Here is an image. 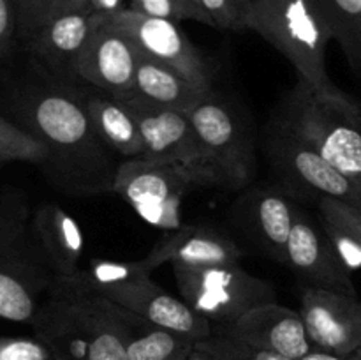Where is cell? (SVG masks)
<instances>
[{"label": "cell", "mask_w": 361, "mask_h": 360, "mask_svg": "<svg viewBox=\"0 0 361 360\" xmlns=\"http://www.w3.org/2000/svg\"><path fill=\"white\" fill-rule=\"evenodd\" d=\"M173 274L180 299L214 328L228 327L254 307L277 302L274 286L267 279L243 270L236 261L173 267Z\"/></svg>", "instance_id": "obj_6"}, {"label": "cell", "mask_w": 361, "mask_h": 360, "mask_svg": "<svg viewBox=\"0 0 361 360\" xmlns=\"http://www.w3.org/2000/svg\"><path fill=\"white\" fill-rule=\"evenodd\" d=\"M353 355H355V356H358V359H361V344L358 346V349H356V352L353 353Z\"/></svg>", "instance_id": "obj_38"}, {"label": "cell", "mask_w": 361, "mask_h": 360, "mask_svg": "<svg viewBox=\"0 0 361 360\" xmlns=\"http://www.w3.org/2000/svg\"><path fill=\"white\" fill-rule=\"evenodd\" d=\"M80 272L53 279L30 323L51 360H90L92 334Z\"/></svg>", "instance_id": "obj_11"}, {"label": "cell", "mask_w": 361, "mask_h": 360, "mask_svg": "<svg viewBox=\"0 0 361 360\" xmlns=\"http://www.w3.org/2000/svg\"><path fill=\"white\" fill-rule=\"evenodd\" d=\"M90 0H56L55 13H90Z\"/></svg>", "instance_id": "obj_35"}, {"label": "cell", "mask_w": 361, "mask_h": 360, "mask_svg": "<svg viewBox=\"0 0 361 360\" xmlns=\"http://www.w3.org/2000/svg\"><path fill=\"white\" fill-rule=\"evenodd\" d=\"M18 126L42 141L48 161L41 166L49 182L67 196L111 193L116 154L92 126L80 97V85L39 76L13 95Z\"/></svg>", "instance_id": "obj_1"}, {"label": "cell", "mask_w": 361, "mask_h": 360, "mask_svg": "<svg viewBox=\"0 0 361 360\" xmlns=\"http://www.w3.org/2000/svg\"><path fill=\"white\" fill-rule=\"evenodd\" d=\"M349 360H361V359H358V356H355V355H351V356H349Z\"/></svg>", "instance_id": "obj_39"}, {"label": "cell", "mask_w": 361, "mask_h": 360, "mask_svg": "<svg viewBox=\"0 0 361 360\" xmlns=\"http://www.w3.org/2000/svg\"><path fill=\"white\" fill-rule=\"evenodd\" d=\"M298 360H349V356H341V355H335V353L312 348L309 353H305L303 356H300Z\"/></svg>", "instance_id": "obj_36"}, {"label": "cell", "mask_w": 361, "mask_h": 360, "mask_svg": "<svg viewBox=\"0 0 361 360\" xmlns=\"http://www.w3.org/2000/svg\"><path fill=\"white\" fill-rule=\"evenodd\" d=\"M215 186L242 191L256 179V134L249 113L214 87L187 112Z\"/></svg>", "instance_id": "obj_5"}, {"label": "cell", "mask_w": 361, "mask_h": 360, "mask_svg": "<svg viewBox=\"0 0 361 360\" xmlns=\"http://www.w3.org/2000/svg\"><path fill=\"white\" fill-rule=\"evenodd\" d=\"M197 4L210 18L212 27L231 32L247 30L252 0H197Z\"/></svg>", "instance_id": "obj_29"}, {"label": "cell", "mask_w": 361, "mask_h": 360, "mask_svg": "<svg viewBox=\"0 0 361 360\" xmlns=\"http://www.w3.org/2000/svg\"><path fill=\"white\" fill-rule=\"evenodd\" d=\"M298 314L312 348L351 356L361 344L358 295L305 286L300 295Z\"/></svg>", "instance_id": "obj_13"}, {"label": "cell", "mask_w": 361, "mask_h": 360, "mask_svg": "<svg viewBox=\"0 0 361 360\" xmlns=\"http://www.w3.org/2000/svg\"><path fill=\"white\" fill-rule=\"evenodd\" d=\"M123 9H127V0H90V7H88L90 14L99 18V23L104 18L113 16Z\"/></svg>", "instance_id": "obj_34"}, {"label": "cell", "mask_w": 361, "mask_h": 360, "mask_svg": "<svg viewBox=\"0 0 361 360\" xmlns=\"http://www.w3.org/2000/svg\"><path fill=\"white\" fill-rule=\"evenodd\" d=\"M118 318L129 360H180L196 348L192 339L157 327L122 306H118Z\"/></svg>", "instance_id": "obj_22"}, {"label": "cell", "mask_w": 361, "mask_h": 360, "mask_svg": "<svg viewBox=\"0 0 361 360\" xmlns=\"http://www.w3.org/2000/svg\"><path fill=\"white\" fill-rule=\"evenodd\" d=\"M196 348L215 360H289L277 353L254 348L226 332L214 330L210 337L196 342Z\"/></svg>", "instance_id": "obj_27"}, {"label": "cell", "mask_w": 361, "mask_h": 360, "mask_svg": "<svg viewBox=\"0 0 361 360\" xmlns=\"http://www.w3.org/2000/svg\"><path fill=\"white\" fill-rule=\"evenodd\" d=\"M118 99L137 124L143 140L141 157L182 166L200 176L204 186H215L214 175L204 162L196 131L187 113L161 108L143 101L136 94H127Z\"/></svg>", "instance_id": "obj_10"}, {"label": "cell", "mask_w": 361, "mask_h": 360, "mask_svg": "<svg viewBox=\"0 0 361 360\" xmlns=\"http://www.w3.org/2000/svg\"><path fill=\"white\" fill-rule=\"evenodd\" d=\"M137 52L123 35L99 25L74 66V81L115 97L133 94Z\"/></svg>", "instance_id": "obj_15"}, {"label": "cell", "mask_w": 361, "mask_h": 360, "mask_svg": "<svg viewBox=\"0 0 361 360\" xmlns=\"http://www.w3.org/2000/svg\"><path fill=\"white\" fill-rule=\"evenodd\" d=\"M48 356L41 342L0 337V360H48Z\"/></svg>", "instance_id": "obj_32"}, {"label": "cell", "mask_w": 361, "mask_h": 360, "mask_svg": "<svg viewBox=\"0 0 361 360\" xmlns=\"http://www.w3.org/2000/svg\"><path fill=\"white\" fill-rule=\"evenodd\" d=\"M80 97L92 126L116 155L126 159L143 155V140L136 120L118 97L92 87H80Z\"/></svg>", "instance_id": "obj_20"}, {"label": "cell", "mask_w": 361, "mask_h": 360, "mask_svg": "<svg viewBox=\"0 0 361 360\" xmlns=\"http://www.w3.org/2000/svg\"><path fill=\"white\" fill-rule=\"evenodd\" d=\"M196 2H197V0H196Z\"/></svg>", "instance_id": "obj_40"}, {"label": "cell", "mask_w": 361, "mask_h": 360, "mask_svg": "<svg viewBox=\"0 0 361 360\" xmlns=\"http://www.w3.org/2000/svg\"><path fill=\"white\" fill-rule=\"evenodd\" d=\"M180 360H215V359H212L208 353H204V352H201V349L194 348L192 352L189 353V355H185L183 359H180Z\"/></svg>", "instance_id": "obj_37"}, {"label": "cell", "mask_w": 361, "mask_h": 360, "mask_svg": "<svg viewBox=\"0 0 361 360\" xmlns=\"http://www.w3.org/2000/svg\"><path fill=\"white\" fill-rule=\"evenodd\" d=\"M30 224L35 240L55 275H76L81 270L80 260L85 249L83 229L76 219L55 201H44L34 208Z\"/></svg>", "instance_id": "obj_19"}, {"label": "cell", "mask_w": 361, "mask_h": 360, "mask_svg": "<svg viewBox=\"0 0 361 360\" xmlns=\"http://www.w3.org/2000/svg\"><path fill=\"white\" fill-rule=\"evenodd\" d=\"M245 251L226 233L203 224H182L166 233L141 263L152 274L157 267H204L217 263H240Z\"/></svg>", "instance_id": "obj_17"}, {"label": "cell", "mask_w": 361, "mask_h": 360, "mask_svg": "<svg viewBox=\"0 0 361 360\" xmlns=\"http://www.w3.org/2000/svg\"><path fill=\"white\" fill-rule=\"evenodd\" d=\"M197 186H204L203 180L182 166L136 157L118 162L111 193L127 201L148 224L171 232L182 226L187 191Z\"/></svg>", "instance_id": "obj_8"}, {"label": "cell", "mask_w": 361, "mask_h": 360, "mask_svg": "<svg viewBox=\"0 0 361 360\" xmlns=\"http://www.w3.org/2000/svg\"><path fill=\"white\" fill-rule=\"evenodd\" d=\"M349 66L361 78V0H316Z\"/></svg>", "instance_id": "obj_24"}, {"label": "cell", "mask_w": 361, "mask_h": 360, "mask_svg": "<svg viewBox=\"0 0 361 360\" xmlns=\"http://www.w3.org/2000/svg\"><path fill=\"white\" fill-rule=\"evenodd\" d=\"M319 203V215L326 217L330 221H335L342 228L348 229L361 246V208L355 207L345 201L334 200V198H321L317 200Z\"/></svg>", "instance_id": "obj_31"}, {"label": "cell", "mask_w": 361, "mask_h": 360, "mask_svg": "<svg viewBox=\"0 0 361 360\" xmlns=\"http://www.w3.org/2000/svg\"><path fill=\"white\" fill-rule=\"evenodd\" d=\"M247 30L274 46L298 73V80L326 94L341 88L326 71L330 27L316 0H252Z\"/></svg>", "instance_id": "obj_3"}, {"label": "cell", "mask_w": 361, "mask_h": 360, "mask_svg": "<svg viewBox=\"0 0 361 360\" xmlns=\"http://www.w3.org/2000/svg\"><path fill=\"white\" fill-rule=\"evenodd\" d=\"M13 4L16 13L18 41L23 42L27 48L46 21L55 14L56 0H13Z\"/></svg>", "instance_id": "obj_28"}, {"label": "cell", "mask_w": 361, "mask_h": 360, "mask_svg": "<svg viewBox=\"0 0 361 360\" xmlns=\"http://www.w3.org/2000/svg\"><path fill=\"white\" fill-rule=\"evenodd\" d=\"M361 191V106L342 90L326 94L298 80L271 116Z\"/></svg>", "instance_id": "obj_2"}, {"label": "cell", "mask_w": 361, "mask_h": 360, "mask_svg": "<svg viewBox=\"0 0 361 360\" xmlns=\"http://www.w3.org/2000/svg\"><path fill=\"white\" fill-rule=\"evenodd\" d=\"M81 279V296L90 323V360H129L120 328L118 306L99 295Z\"/></svg>", "instance_id": "obj_23"}, {"label": "cell", "mask_w": 361, "mask_h": 360, "mask_svg": "<svg viewBox=\"0 0 361 360\" xmlns=\"http://www.w3.org/2000/svg\"><path fill=\"white\" fill-rule=\"evenodd\" d=\"M296 205L277 187H245L229 207L236 235L252 253L286 265V244L295 222Z\"/></svg>", "instance_id": "obj_12"}, {"label": "cell", "mask_w": 361, "mask_h": 360, "mask_svg": "<svg viewBox=\"0 0 361 360\" xmlns=\"http://www.w3.org/2000/svg\"><path fill=\"white\" fill-rule=\"evenodd\" d=\"M319 224L323 228L324 235L330 240L334 251L337 253L338 260L342 261V265L351 274L356 270H361V246L358 244V240L348 229L342 228L335 221H330V219L321 217Z\"/></svg>", "instance_id": "obj_30"}, {"label": "cell", "mask_w": 361, "mask_h": 360, "mask_svg": "<svg viewBox=\"0 0 361 360\" xmlns=\"http://www.w3.org/2000/svg\"><path fill=\"white\" fill-rule=\"evenodd\" d=\"M210 88L197 87L173 67L137 53L133 94L143 101L187 113Z\"/></svg>", "instance_id": "obj_21"}, {"label": "cell", "mask_w": 361, "mask_h": 360, "mask_svg": "<svg viewBox=\"0 0 361 360\" xmlns=\"http://www.w3.org/2000/svg\"><path fill=\"white\" fill-rule=\"evenodd\" d=\"M263 150L275 186L286 196L334 198L361 208V191L310 145L277 120L268 122Z\"/></svg>", "instance_id": "obj_7"}, {"label": "cell", "mask_w": 361, "mask_h": 360, "mask_svg": "<svg viewBox=\"0 0 361 360\" xmlns=\"http://www.w3.org/2000/svg\"><path fill=\"white\" fill-rule=\"evenodd\" d=\"M127 9L145 16L175 21V23L197 21L212 27L210 18L196 0H127Z\"/></svg>", "instance_id": "obj_26"}, {"label": "cell", "mask_w": 361, "mask_h": 360, "mask_svg": "<svg viewBox=\"0 0 361 360\" xmlns=\"http://www.w3.org/2000/svg\"><path fill=\"white\" fill-rule=\"evenodd\" d=\"M99 27L90 13H55L27 46L34 67L49 78L74 81V66Z\"/></svg>", "instance_id": "obj_16"}, {"label": "cell", "mask_w": 361, "mask_h": 360, "mask_svg": "<svg viewBox=\"0 0 361 360\" xmlns=\"http://www.w3.org/2000/svg\"><path fill=\"white\" fill-rule=\"evenodd\" d=\"M18 41L16 13L13 0H0V60L7 59Z\"/></svg>", "instance_id": "obj_33"}, {"label": "cell", "mask_w": 361, "mask_h": 360, "mask_svg": "<svg viewBox=\"0 0 361 360\" xmlns=\"http://www.w3.org/2000/svg\"><path fill=\"white\" fill-rule=\"evenodd\" d=\"M99 25L118 32L140 55L173 67L197 87H214L210 64L187 37L180 23L123 9L101 20Z\"/></svg>", "instance_id": "obj_9"}, {"label": "cell", "mask_w": 361, "mask_h": 360, "mask_svg": "<svg viewBox=\"0 0 361 360\" xmlns=\"http://www.w3.org/2000/svg\"><path fill=\"white\" fill-rule=\"evenodd\" d=\"M226 332L254 348L298 360L312 349L298 311L279 302L263 304L233 321L228 327L214 328Z\"/></svg>", "instance_id": "obj_18"}, {"label": "cell", "mask_w": 361, "mask_h": 360, "mask_svg": "<svg viewBox=\"0 0 361 360\" xmlns=\"http://www.w3.org/2000/svg\"><path fill=\"white\" fill-rule=\"evenodd\" d=\"M286 265L307 286L356 295L351 272L338 260L319 222L312 221L298 205L286 244Z\"/></svg>", "instance_id": "obj_14"}, {"label": "cell", "mask_w": 361, "mask_h": 360, "mask_svg": "<svg viewBox=\"0 0 361 360\" xmlns=\"http://www.w3.org/2000/svg\"><path fill=\"white\" fill-rule=\"evenodd\" d=\"M14 161L42 166L48 161V148L34 134L0 115V166Z\"/></svg>", "instance_id": "obj_25"}, {"label": "cell", "mask_w": 361, "mask_h": 360, "mask_svg": "<svg viewBox=\"0 0 361 360\" xmlns=\"http://www.w3.org/2000/svg\"><path fill=\"white\" fill-rule=\"evenodd\" d=\"M81 277L90 289L118 304L136 316L171 330L194 342L210 337V321L194 313L182 299L173 296L152 281V274L140 261H113L95 258Z\"/></svg>", "instance_id": "obj_4"}]
</instances>
